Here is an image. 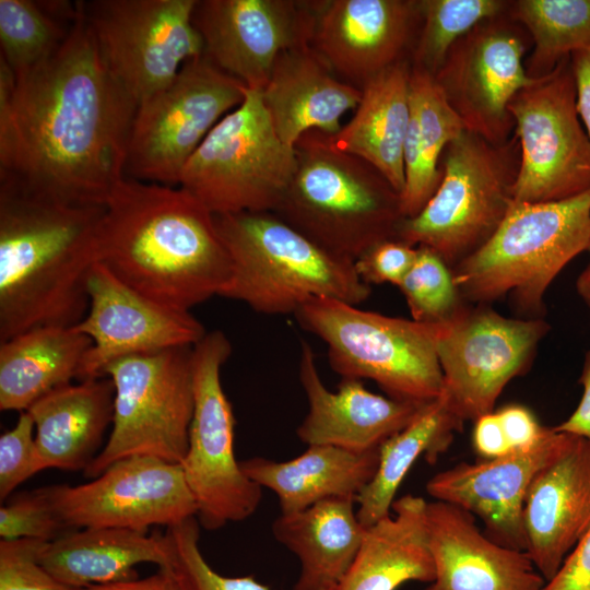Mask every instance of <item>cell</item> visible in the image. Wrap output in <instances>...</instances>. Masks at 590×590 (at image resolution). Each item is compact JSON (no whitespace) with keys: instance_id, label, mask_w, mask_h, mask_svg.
Listing matches in <instances>:
<instances>
[{"instance_id":"2","label":"cell","mask_w":590,"mask_h":590,"mask_svg":"<svg viewBox=\"0 0 590 590\" xmlns=\"http://www.w3.org/2000/svg\"><path fill=\"white\" fill-rule=\"evenodd\" d=\"M97 261L143 296L187 311L219 296L232 274L210 210L179 186L129 177L105 204Z\"/></svg>"},{"instance_id":"9","label":"cell","mask_w":590,"mask_h":590,"mask_svg":"<svg viewBox=\"0 0 590 590\" xmlns=\"http://www.w3.org/2000/svg\"><path fill=\"white\" fill-rule=\"evenodd\" d=\"M294 148L276 134L260 91L209 132L185 165L179 187L213 214L274 212L296 170Z\"/></svg>"},{"instance_id":"50","label":"cell","mask_w":590,"mask_h":590,"mask_svg":"<svg viewBox=\"0 0 590 590\" xmlns=\"http://www.w3.org/2000/svg\"><path fill=\"white\" fill-rule=\"evenodd\" d=\"M575 287L578 296L581 298L590 314V262L579 273Z\"/></svg>"},{"instance_id":"14","label":"cell","mask_w":590,"mask_h":590,"mask_svg":"<svg viewBox=\"0 0 590 590\" xmlns=\"http://www.w3.org/2000/svg\"><path fill=\"white\" fill-rule=\"evenodd\" d=\"M197 0H93L84 17L103 59L139 107L166 87L190 59L203 55L192 24Z\"/></svg>"},{"instance_id":"1","label":"cell","mask_w":590,"mask_h":590,"mask_svg":"<svg viewBox=\"0 0 590 590\" xmlns=\"http://www.w3.org/2000/svg\"><path fill=\"white\" fill-rule=\"evenodd\" d=\"M138 106L109 72L83 14L46 61L15 78L0 58V184L105 205L125 177Z\"/></svg>"},{"instance_id":"26","label":"cell","mask_w":590,"mask_h":590,"mask_svg":"<svg viewBox=\"0 0 590 590\" xmlns=\"http://www.w3.org/2000/svg\"><path fill=\"white\" fill-rule=\"evenodd\" d=\"M114 400L111 379L99 377L58 387L26 410L46 469L86 470L113 424Z\"/></svg>"},{"instance_id":"18","label":"cell","mask_w":590,"mask_h":590,"mask_svg":"<svg viewBox=\"0 0 590 590\" xmlns=\"http://www.w3.org/2000/svg\"><path fill=\"white\" fill-rule=\"evenodd\" d=\"M319 0H197L203 55L249 90L262 91L282 54L310 45Z\"/></svg>"},{"instance_id":"19","label":"cell","mask_w":590,"mask_h":590,"mask_svg":"<svg viewBox=\"0 0 590 590\" xmlns=\"http://www.w3.org/2000/svg\"><path fill=\"white\" fill-rule=\"evenodd\" d=\"M88 309L74 328L91 338L78 379L105 377L113 362L176 346H193L206 333L187 310L162 305L118 280L98 261L87 278Z\"/></svg>"},{"instance_id":"7","label":"cell","mask_w":590,"mask_h":590,"mask_svg":"<svg viewBox=\"0 0 590 590\" xmlns=\"http://www.w3.org/2000/svg\"><path fill=\"white\" fill-rule=\"evenodd\" d=\"M294 316L304 330L324 342L329 365L342 379H371L387 397L420 404L441 394L439 324L326 297L306 300Z\"/></svg>"},{"instance_id":"30","label":"cell","mask_w":590,"mask_h":590,"mask_svg":"<svg viewBox=\"0 0 590 590\" xmlns=\"http://www.w3.org/2000/svg\"><path fill=\"white\" fill-rule=\"evenodd\" d=\"M365 529L351 497L281 514L272 523V534L299 560L293 590H337L357 555Z\"/></svg>"},{"instance_id":"39","label":"cell","mask_w":590,"mask_h":590,"mask_svg":"<svg viewBox=\"0 0 590 590\" xmlns=\"http://www.w3.org/2000/svg\"><path fill=\"white\" fill-rule=\"evenodd\" d=\"M398 287L412 319L426 324H445L469 305L455 283L451 268L424 246H417L416 259Z\"/></svg>"},{"instance_id":"42","label":"cell","mask_w":590,"mask_h":590,"mask_svg":"<svg viewBox=\"0 0 590 590\" xmlns=\"http://www.w3.org/2000/svg\"><path fill=\"white\" fill-rule=\"evenodd\" d=\"M45 541H0V590H72L57 581L39 563Z\"/></svg>"},{"instance_id":"13","label":"cell","mask_w":590,"mask_h":590,"mask_svg":"<svg viewBox=\"0 0 590 590\" xmlns=\"http://www.w3.org/2000/svg\"><path fill=\"white\" fill-rule=\"evenodd\" d=\"M576 101L570 57L510 101L520 148L514 203L560 201L590 190V140Z\"/></svg>"},{"instance_id":"22","label":"cell","mask_w":590,"mask_h":590,"mask_svg":"<svg viewBox=\"0 0 590 590\" xmlns=\"http://www.w3.org/2000/svg\"><path fill=\"white\" fill-rule=\"evenodd\" d=\"M426 526L435 578L425 590H542L546 583L527 552L491 540L455 505L427 502Z\"/></svg>"},{"instance_id":"33","label":"cell","mask_w":590,"mask_h":590,"mask_svg":"<svg viewBox=\"0 0 590 590\" xmlns=\"http://www.w3.org/2000/svg\"><path fill=\"white\" fill-rule=\"evenodd\" d=\"M411 117L404 143L402 211L415 216L435 193L441 179L446 146L465 131L435 76L411 66Z\"/></svg>"},{"instance_id":"41","label":"cell","mask_w":590,"mask_h":590,"mask_svg":"<svg viewBox=\"0 0 590 590\" xmlns=\"http://www.w3.org/2000/svg\"><path fill=\"white\" fill-rule=\"evenodd\" d=\"M46 470L35 444V426L27 411L0 436V499L7 500L30 477Z\"/></svg>"},{"instance_id":"17","label":"cell","mask_w":590,"mask_h":590,"mask_svg":"<svg viewBox=\"0 0 590 590\" xmlns=\"http://www.w3.org/2000/svg\"><path fill=\"white\" fill-rule=\"evenodd\" d=\"M45 491L72 530L119 528L146 533L152 526L168 528L197 517L180 464L151 456L123 458L90 482Z\"/></svg>"},{"instance_id":"31","label":"cell","mask_w":590,"mask_h":590,"mask_svg":"<svg viewBox=\"0 0 590 590\" xmlns=\"http://www.w3.org/2000/svg\"><path fill=\"white\" fill-rule=\"evenodd\" d=\"M166 558L164 533L119 528L69 531L45 542L38 555L42 566L72 590L138 579V564L154 563L160 567Z\"/></svg>"},{"instance_id":"23","label":"cell","mask_w":590,"mask_h":590,"mask_svg":"<svg viewBox=\"0 0 590 590\" xmlns=\"http://www.w3.org/2000/svg\"><path fill=\"white\" fill-rule=\"evenodd\" d=\"M522 522L526 552L551 580L590 528V444H569L541 469L526 494Z\"/></svg>"},{"instance_id":"10","label":"cell","mask_w":590,"mask_h":590,"mask_svg":"<svg viewBox=\"0 0 590 590\" xmlns=\"http://www.w3.org/2000/svg\"><path fill=\"white\" fill-rule=\"evenodd\" d=\"M104 376L115 387L111 430L84 476L95 479L132 456L180 464L194 408L192 346L126 356L108 365Z\"/></svg>"},{"instance_id":"47","label":"cell","mask_w":590,"mask_h":590,"mask_svg":"<svg viewBox=\"0 0 590 590\" xmlns=\"http://www.w3.org/2000/svg\"><path fill=\"white\" fill-rule=\"evenodd\" d=\"M578 382L582 386V396L576 410L554 430L585 438L590 444V350L586 352Z\"/></svg>"},{"instance_id":"11","label":"cell","mask_w":590,"mask_h":590,"mask_svg":"<svg viewBox=\"0 0 590 590\" xmlns=\"http://www.w3.org/2000/svg\"><path fill=\"white\" fill-rule=\"evenodd\" d=\"M231 354L232 344L221 330L208 332L192 346L194 408L180 467L198 521L208 530L249 518L262 498V487L235 458V418L221 382V369Z\"/></svg>"},{"instance_id":"8","label":"cell","mask_w":590,"mask_h":590,"mask_svg":"<svg viewBox=\"0 0 590 590\" xmlns=\"http://www.w3.org/2000/svg\"><path fill=\"white\" fill-rule=\"evenodd\" d=\"M520 163L515 134L493 144L464 131L445 149L433 197L401 223L397 239L435 251L451 270L479 250L514 204Z\"/></svg>"},{"instance_id":"15","label":"cell","mask_w":590,"mask_h":590,"mask_svg":"<svg viewBox=\"0 0 590 590\" xmlns=\"http://www.w3.org/2000/svg\"><path fill=\"white\" fill-rule=\"evenodd\" d=\"M550 330L544 318H509L491 305L472 304L439 324L441 394L453 415L464 423L493 412L508 382L530 368Z\"/></svg>"},{"instance_id":"43","label":"cell","mask_w":590,"mask_h":590,"mask_svg":"<svg viewBox=\"0 0 590 590\" xmlns=\"http://www.w3.org/2000/svg\"><path fill=\"white\" fill-rule=\"evenodd\" d=\"M416 255L417 247L392 238L369 248L354 264L361 280L369 286L384 283L399 286L412 268Z\"/></svg>"},{"instance_id":"16","label":"cell","mask_w":590,"mask_h":590,"mask_svg":"<svg viewBox=\"0 0 590 590\" xmlns=\"http://www.w3.org/2000/svg\"><path fill=\"white\" fill-rule=\"evenodd\" d=\"M531 47L528 32L508 12L481 22L451 47L434 76L467 131L496 145L512 137L509 103L541 79L526 70Z\"/></svg>"},{"instance_id":"51","label":"cell","mask_w":590,"mask_h":590,"mask_svg":"<svg viewBox=\"0 0 590 590\" xmlns=\"http://www.w3.org/2000/svg\"><path fill=\"white\" fill-rule=\"evenodd\" d=\"M588 252L590 253V246H589Z\"/></svg>"},{"instance_id":"38","label":"cell","mask_w":590,"mask_h":590,"mask_svg":"<svg viewBox=\"0 0 590 590\" xmlns=\"http://www.w3.org/2000/svg\"><path fill=\"white\" fill-rule=\"evenodd\" d=\"M199 526L191 517L164 532L167 558L158 571L169 590H270L251 576L225 577L213 570L199 547Z\"/></svg>"},{"instance_id":"20","label":"cell","mask_w":590,"mask_h":590,"mask_svg":"<svg viewBox=\"0 0 590 590\" xmlns=\"http://www.w3.org/2000/svg\"><path fill=\"white\" fill-rule=\"evenodd\" d=\"M422 23L420 0H319L311 47L357 88L411 56Z\"/></svg>"},{"instance_id":"32","label":"cell","mask_w":590,"mask_h":590,"mask_svg":"<svg viewBox=\"0 0 590 590\" xmlns=\"http://www.w3.org/2000/svg\"><path fill=\"white\" fill-rule=\"evenodd\" d=\"M90 337L74 327H43L0 342V410L26 411L51 390L78 379Z\"/></svg>"},{"instance_id":"21","label":"cell","mask_w":590,"mask_h":590,"mask_svg":"<svg viewBox=\"0 0 590 590\" xmlns=\"http://www.w3.org/2000/svg\"><path fill=\"white\" fill-rule=\"evenodd\" d=\"M571 436L550 427L531 449L475 463L460 462L435 474L426 483V492L435 500L479 517L491 540L526 552L522 514L527 491L535 474L560 455Z\"/></svg>"},{"instance_id":"29","label":"cell","mask_w":590,"mask_h":590,"mask_svg":"<svg viewBox=\"0 0 590 590\" xmlns=\"http://www.w3.org/2000/svg\"><path fill=\"white\" fill-rule=\"evenodd\" d=\"M411 61H401L370 80L347 123L330 144L373 165L401 194L404 188V143L408 134Z\"/></svg>"},{"instance_id":"5","label":"cell","mask_w":590,"mask_h":590,"mask_svg":"<svg viewBox=\"0 0 590 590\" xmlns=\"http://www.w3.org/2000/svg\"><path fill=\"white\" fill-rule=\"evenodd\" d=\"M590 246V190L551 202L514 203L494 235L452 269L463 299L507 298L518 318L541 319L546 291Z\"/></svg>"},{"instance_id":"6","label":"cell","mask_w":590,"mask_h":590,"mask_svg":"<svg viewBox=\"0 0 590 590\" xmlns=\"http://www.w3.org/2000/svg\"><path fill=\"white\" fill-rule=\"evenodd\" d=\"M214 220L232 260L221 297L260 314L294 315L312 297L357 306L371 293L354 261L315 244L274 212L214 214Z\"/></svg>"},{"instance_id":"3","label":"cell","mask_w":590,"mask_h":590,"mask_svg":"<svg viewBox=\"0 0 590 590\" xmlns=\"http://www.w3.org/2000/svg\"><path fill=\"white\" fill-rule=\"evenodd\" d=\"M104 211L0 184V342L83 320Z\"/></svg>"},{"instance_id":"40","label":"cell","mask_w":590,"mask_h":590,"mask_svg":"<svg viewBox=\"0 0 590 590\" xmlns=\"http://www.w3.org/2000/svg\"><path fill=\"white\" fill-rule=\"evenodd\" d=\"M72 531L60 518L45 487L21 492L0 508V535L4 540L54 541Z\"/></svg>"},{"instance_id":"25","label":"cell","mask_w":590,"mask_h":590,"mask_svg":"<svg viewBox=\"0 0 590 590\" xmlns=\"http://www.w3.org/2000/svg\"><path fill=\"white\" fill-rule=\"evenodd\" d=\"M281 141L294 148L311 130L334 134L362 90L340 80L311 45L285 51L260 92Z\"/></svg>"},{"instance_id":"24","label":"cell","mask_w":590,"mask_h":590,"mask_svg":"<svg viewBox=\"0 0 590 590\" xmlns=\"http://www.w3.org/2000/svg\"><path fill=\"white\" fill-rule=\"evenodd\" d=\"M299 380L308 412L296 434L307 446L329 445L351 451L377 449L426 404L376 394L358 379H342L337 391H330L307 342L300 344Z\"/></svg>"},{"instance_id":"37","label":"cell","mask_w":590,"mask_h":590,"mask_svg":"<svg viewBox=\"0 0 590 590\" xmlns=\"http://www.w3.org/2000/svg\"><path fill=\"white\" fill-rule=\"evenodd\" d=\"M422 23L411 66L435 75L451 47L481 22L505 14V0H420Z\"/></svg>"},{"instance_id":"4","label":"cell","mask_w":590,"mask_h":590,"mask_svg":"<svg viewBox=\"0 0 590 590\" xmlns=\"http://www.w3.org/2000/svg\"><path fill=\"white\" fill-rule=\"evenodd\" d=\"M296 170L274 211L326 250L355 261L397 238L401 194L366 161L334 149L311 130L295 143Z\"/></svg>"},{"instance_id":"36","label":"cell","mask_w":590,"mask_h":590,"mask_svg":"<svg viewBox=\"0 0 590 590\" xmlns=\"http://www.w3.org/2000/svg\"><path fill=\"white\" fill-rule=\"evenodd\" d=\"M76 14L68 1L0 0V58L15 78L27 73L58 50Z\"/></svg>"},{"instance_id":"28","label":"cell","mask_w":590,"mask_h":590,"mask_svg":"<svg viewBox=\"0 0 590 590\" xmlns=\"http://www.w3.org/2000/svg\"><path fill=\"white\" fill-rule=\"evenodd\" d=\"M378 462L379 448L351 451L310 445L291 460L253 457L240 467L250 480L278 496L282 514H292L330 498H356L374 477Z\"/></svg>"},{"instance_id":"49","label":"cell","mask_w":590,"mask_h":590,"mask_svg":"<svg viewBox=\"0 0 590 590\" xmlns=\"http://www.w3.org/2000/svg\"><path fill=\"white\" fill-rule=\"evenodd\" d=\"M75 590H169L165 578L157 571L145 578H138L130 581L92 585Z\"/></svg>"},{"instance_id":"46","label":"cell","mask_w":590,"mask_h":590,"mask_svg":"<svg viewBox=\"0 0 590 590\" xmlns=\"http://www.w3.org/2000/svg\"><path fill=\"white\" fill-rule=\"evenodd\" d=\"M472 444L483 459H496L512 452L496 411L480 416L474 422Z\"/></svg>"},{"instance_id":"44","label":"cell","mask_w":590,"mask_h":590,"mask_svg":"<svg viewBox=\"0 0 590 590\" xmlns=\"http://www.w3.org/2000/svg\"><path fill=\"white\" fill-rule=\"evenodd\" d=\"M496 412L512 452L533 448L550 429L541 425L534 414L523 405L509 404Z\"/></svg>"},{"instance_id":"27","label":"cell","mask_w":590,"mask_h":590,"mask_svg":"<svg viewBox=\"0 0 590 590\" xmlns=\"http://www.w3.org/2000/svg\"><path fill=\"white\" fill-rule=\"evenodd\" d=\"M427 502L413 494L394 499L391 512L365 529L351 567L337 590H397L408 581L430 583Z\"/></svg>"},{"instance_id":"34","label":"cell","mask_w":590,"mask_h":590,"mask_svg":"<svg viewBox=\"0 0 590 590\" xmlns=\"http://www.w3.org/2000/svg\"><path fill=\"white\" fill-rule=\"evenodd\" d=\"M463 424L440 394L426 403L404 428L382 442L376 473L355 498L359 522L367 528L388 516L398 488L416 460L423 456L428 463H435Z\"/></svg>"},{"instance_id":"12","label":"cell","mask_w":590,"mask_h":590,"mask_svg":"<svg viewBox=\"0 0 590 590\" xmlns=\"http://www.w3.org/2000/svg\"><path fill=\"white\" fill-rule=\"evenodd\" d=\"M246 85L204 55L137 109L125 177L178 186L181 172L213 127L245 98Z\"/></svg>"},{"instance_id":"45","label":"cell","mask_w":590,"mask_h":590,"mask_svg":"<svg viewBox=\"0 0 590 590\" xmlns=\"http://www.w3.org/2000/svg\"><path fill=\"white\" fill-rule=\"evenodd\" d=\"M542 590H590V528Z\"/></svg>"},{"instance_id":"48","label":"cell","mask_w":590,"mask_h":590,"mask_svg":"<svg viewBox=\"0 0 590 590\" xmlns=\"http://www.w3.org/2000/svg\"><path fill=\"white\" fill-rule=\"evenodd\" d=\"M575 78L577 110L590 140V47L570 55Z\"/></svg>"},{"instance_id":"35","label":"cell","mask_w":590,"mask_h":590,"mask_svg":"<svg viewBox=\"0 0 590 590\" xmlns=\"http://www.w3.org/2000/svg\"><path fill=\"white\" fill-rule=\"evenodd\" d=\"M508 14L528 32L529 76L550 74L571 54L590 47V0H516Z\"/></svg>"}]
</instances>
